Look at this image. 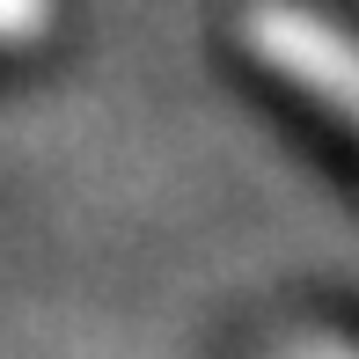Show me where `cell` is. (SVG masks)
I'll use <instances>...</instances> for the list:
<instances>
[{
	"instance_id": "1",
	"label": "cell",
	"mask_w": 359,
	"mask_h": 359,
	"mask_svg": "<svg viewBox=\"0 0 359 359\" xmlns=\"http://www.w3.org/2000/svg\"><path fill=\"white\" fill-rule=\"evenodd\" d=\"M242 52L359 133V29L330 22L308 0H250L242 8Z\"/></svg>"
},
{
	"instance_id": "2",
	"label": "cell",
	"mask_w": 359,
	"mask_h": 359,
	"mask_svg": "<svg viewBox=\"0 0 359 359\" xmlns=\"http://www.w3.org/2000/svg\"><path fill=\"white\" fill-rule=\"evenodd\" d=\"M59 22V0H0V52H29Z\"/></svg>"
},
{
	"instance_id": "3",
	"label": "cell",
	"mask_w": 359,
	"mask_h": 359,
	"mask_svg": "<svg viewBox=\"0 0 359 359\" xmlns=\"http://www.w3.org/2000/svg\"><path fill=\"white\" fill-rule=\"evenodd\" d=\"M279 359H359V345H352V337H330V330H316V337H293V345H286Z\"/></svg>"
}]
</instances>
